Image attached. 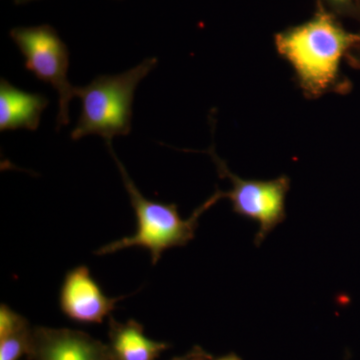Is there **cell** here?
<instances>
[{
    "label": "cell",
    "mask_w": 360,
    "mask_h": 360,
    "mask_svg": "<svg viewBox=\"0 0 360 360\" xmlns=\"http://www.w3.org/2000/svg\"><path fill=\"white\" fill-rule=\"evenodd\" d=\"M359 41L360 33L348 32L321 2L311 20L276 37L277 51L292 66L309 98L349 90L340 75L341 59Z\"/></svg>",
    "instance_id": "1"
},
{
    "label": "cell",
    "mask_w": 360,
    "mask_h": 360,
    "mask_svg": "<svg viewBox=\"0 0 360 360\" xmlns=\"http://www.w3.org/2000/svg\"><path fill=\"white\" fill-rule=\"evenodd\" d=\"M112 345L120 360H155L167 347L165 343L146 338L134 321L124 326L115 324Z\"/></svg>",
    "instance_id": "9"
},
{
    "label": "cell",
    "mask_w": 360,
    "mask_h": 360,
    "mask_svg": "<svg viewBox=\"0 0 360 360\" xmlns=\"http://www.w3.org/2000/svg\"><path fill=\"white\" fill-rule=\"evenodd\" d=\"M26 326V321L20 314L14 312L6 304L0 307V338L11 335Z\"/></svg>",
    "instance_id": "11"
},
{
    "label": "cell",
    "mask_w": 360,
    "mask_h": 360,
    "mask_svg": "<svg viewBox=\"0 0 360 360\" xmlns=\"http://www.w3.org/2000/svg\"><path fill=\"white\" fill-rule=\"evenodd\" d=\"M49 101L40 94L18 89L8 80L0 82V131L39 129L41 115Z\"/></svg>",
    "instance_id": "7"
},
{
    "label": "cell",
    "mask_w": 360,
    "mask_h": 360,
    "mask_svg": "<svg viewBox=\"0 0 360 360\" xmlns=\"http://www.w3.org/2000/svg\"><path fill=\"white\" fill-rule=\"evenodd\" d=\"M39 360H103V352L87 336L72 331H42Z\"/></svg>",
    "instance_id": "8"
},
{
    "label": "cell",
    "mask_w": 360,
    "mask_h": 360,
    "mask_svg": "<svg viewBox=\"0 0 360 360\" xmlns=\"http://www.w3.org/2000/svg\"><path fill=\"white\" fill-rule=\"evenodd\" d=\"M106 146L122 174L123 186L129 193L130 203L136 215L137 226L134 236L112 241L98 248L94 252L98 257L129 248H141L149 251L153 264H156L165 250L186 245L193 240L201 215L217 201L225 198L224 191H217L194 210L188 219H182L176 205L155 202L144 198L118 160L111 143Z\"/></svg>",
    "instance_id": "2"
},
{
    "label": "cell",
    "mask_w": 360,
    "mask_h": 360,
    "mask_svg": "<svg viewBox=\"0 0 360 360\" xmlns=\"http://www.w3.org/2000/svg\"><path fill=\"white\" fill-rule=\"evenodd\" d=\"M158 58H148L120 75H99L84 86H77L82 101V112L75 129L73 141L89 135L103 137L111 143L113 137L131 131L135 90L156 65Z\"/></svg>",
    "instance_id": "3"
},
{
    "label": "cell",
    "mask_w": 360,
    "mask_h": 360,
    "mask_svg": "<svg viewBox=\"0 0 360 360\" xmlns=\"http://www.w3.org/2000/svg\"><path fill=\"white\" fill-rule=\"evenodd\" d=\"M120 300L104 295L84 265L66 274L59 295L63 314L80 323H101Z\"/></svg>",
    "instance_id": "6"
},
{
    "label": "cell",
    "mask_w": 360,
    "mask_h": 360,
    "mask_svg": "<svg viewBox=\"0 0 360 360\" xmlns=\"http://www.w3.org/2000/svg\"><path fill=\"white\" fill-rule=\"evenodd\" d=\"M217 360H241V359H239L238 355L231 354H229V355H225V356L220 357V359H217Z\"/></svg>",
    "instance_id": "15"
},
{
    "label": "cell",
    "mask_w": 360,
    "mask_h": 360,
    "mask_svg": "<svg viewBox=\"0 0 360 360\" xmlns=\"http://www.w3.org/2000/svg\"><path fill=\"white\" fill-rule=\"evenodd\" d=\"M16 6H23V4H30V2L37 1V0H13Z\"/></svg>",
    "instance_id": "16"
},
{
    "label": "cell",
    "mask_w": 360,
    "mask_h": 360,
    "mask_svg": "<svg viewBox=\"0 0 360 360\" xmlns=\"http://www.w3.org/2000/svg\"><path fill=\"white\" fill-rule=\"evenodd\" d=\"M205 153L215 163L219 176L231 180V189L224 193L225 198L231 201L232 210L258 224L255 243L259 246L286 219L285 200L290 191V179L283 175L271 180L243 179L232 174L213 146Z\"/></svg>",
    "instance_id": "5"
},
{
    "label": "cell",
    "mask_w": 360,
    "mask_h": 360,
    "mask_svg": "<svg viewBox=\"0 0 360 360\" xmlns=\"http://www.w3.org/2000/svg\"><path fill=\"white\" fill-rule=\"evenodd\" d=\"M347 63L355 68H360V41L348 52Z\"/></svg>",
    "instance_id": "13"
},
{
    "label": "cell",
    "mask_w": 360,
    "mask_h": 360,
    "mask_svg": "<svg viewBox=\"0 0 360 360\" xmlns=\"http://www.w3.org/2000/svg\"><path fill=\"white\" fill-rule=\"evenodd\" d=\"M27 347L26 326L0 338V360H18Z\"/></svg>",
    "instance_id": "10"
},
{
    "label": "cell",
    "mask_w": 360,
    "mask_h": 360,
    "mask_svg": "<svg viewBox=\"0 0 360 360\" xmlns=\"http://www.w3.org/2000/svg\"><path fill=\"white\" fill-rule=\"evenodd\" d=\"M328 1L338 11L354 9L360 4V0H328Z\"/></svg>",
    "instance_id": "12"
},
{
    "label": "cell",
    "mask_w": 360,
    "mask_h": 360,
    "mask_svg": "<svg viewBox=\"0 0 360 360\" xmlns=\"http://www.w3.org/2000/svg\"><path fill=\"white\" fill-rule=\"evenodd\" d=\"M182 360H206V355L202 352H196L189 355L187 359Z\"/></svg>",
    "instance_id": "14"
},
{
    "label": "cell",
    "mask_w": 360,
    "mask_h": 360,
    "mask_svg": "<svg viewBox=\"0 0 360 360\" xmlns=\"http://www.w3.org/2000/svg\"><path fill=\"white\" fill-rule=\"evenodd\" d=\"M25 58V70L51 84L58 94V130L70 124V105L77 86L68 80L70 51L56 28L49 25L18 26L9 32Z\"/></svg>",
    "instance_id": "4"
}]
</instances>
